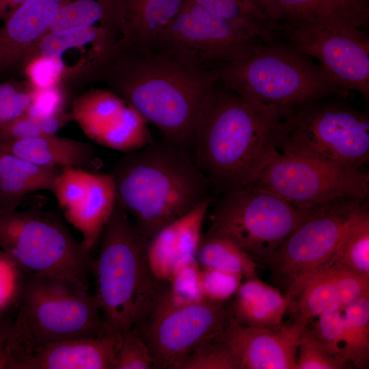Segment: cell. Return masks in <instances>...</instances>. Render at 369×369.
I'll use <instances>...</instances> for the list:
<instances>
[{"instance_id":"83f0119b","label":"cell","mask_w":369,"mask_h":369,"mask_svg":"<svg viewBox=\"0 0 369 369\" xmlns=\"http://www.w3.org/2000/svg\"><path fill=\"white\" fill-rule=\"evenodd\" d=\"M331 265L369 278V213L366 203L350 219L329 266Z\"/></svg>"},{"instance_id":"836d02e7","label":"cell","mask_w":369,"mask_h":369,"mask_svg":"<svg viewBox=\"0 0 369 369\" xmlns=\"http://www.w3.org/2000/svg\"><path fill=\"white\" fill-rule=\"evenodd\" d=\"M172 369H243V367L230 347L217 336L181 357Z\"/></svg>"},{"instance_id":"8d00e7d4","label":"cell","mask_w":369,"mask_h":369,"mask_svg":"<svg viewBox=\"0 0 369 369\" xmlns=\"http://www.w3.org/2000/svg\"><path fill=\"white\" fill-rule=\"evenodd\" d=\"M28 84L33 89H45L61 85L64 80H69L72 68L68 66L62 57L36 55L23 66Z\"/></svg>"},{"instance_id":"7c38bea8","label":"cell","mask_w":369,"mask_h":369,"mask_svg":"<svg viewBox=\"0 0 369 369\" xmlns=\"http://www.w3.org/2000/svg\"><path fill=\"white\" fill-rule=\"evenodd\" d=\"M366 201L340 200L314 210L268 261L273 275L289 288L328 266L350 219Z\"/></svg>"},{"instance_id":"7bdbcfd3","label":"cell","mask_w":369,"mask_h":369,"mask_svg":"<svg viewBox=\"0 0 369 369\" xmlns=\"http://www.w3.org/2000/svg\"><path fill=\"white\" fill-rule=\"evenodd\" d=\"M317 317L318 320L312 329L314 335L332 355L344 359L342 355L344 333L343 310L326 312Z\"/></svg>"},{"instance_id":"7dc6e473","label":"cell","mask_w":369,"mask_h":369,"mask_svg":"<svg viewBox=\"0 0 369 369\" xmlns=\"http://www.w3.org/2000/svg\"><path fill=\"white\" fill-rule=\"evenodd\" d=\"M12 320L8 317L0 318V369L6 366V346Z\"/></svg>"},{"instance_id":"f907efd6","label":"cell","mask_w":369,"mask_h":369,"mask_svg":"<svg viewBox=\"0 0 369 369\" xmlns=\"http://www.w3.org/2000/svg\"><path fill=\"white\" fill-rule=\"evenodd\" d=\"M111 18L115 0H99Z\"/></svg>"},{"instance_id":"d6a6232c","label":"cell","mask_w":369,"mask_h":369,"mask_svg":"<svg viewBox=\"0 0 369 369\" xmlns=\"http://www.w3.org/2000/svg\"><path fill=\"white\" fill-rule=\"evenodd\" d=\"M98 25L113 28L111 19L99 0H72L57 10L47 33Z\"/></svg>"},{"instance_id":"7402d4cb","label":"cell","mask_w":369,"mask_h":369,"mask_svg":"<svg viewBox=\"0 0 369 369\" xmlns=\"http://www.w3.org/2000/svg\"><path fill=\"white\" fill-rule=\"evenodd\" d=\"M231 311L239 323L249 326L277 328L283 325L290 298L257 277L246 279L234 295Z\"/></svg>"},{"instance_id":"277c9868","label":"cell","mask_w":369,"mask_h":369,"mask_svg":"<svg viewBox=\"0 0 369 369\" xmlns=\"http://www.w3.org/2000/svg\"><path fill=\"white\" fill-rule=\"evenodd\" d=\"M149 241L116 201L99 240L92 275L105 322L122 335L146 323L166 286L148 266Z\"/></svg>"},{"instance_id":"f1b7e54d","label":"cell","mask_w":369,"mask_h":369,"mask_svg":"<svg viewBox=\"0 0 369 369\" xmlns=\"http://www.w3.org/2000/svg\"><path fill=\"white\" fill-rule=\"evenodd\" d=\"M201 273L197 259L176 266L148 319L204 299Z\"/></svg>"},{"instance_id":"1f68e13d","label":"cell","mask_w":369,"mask_h":369,"mask_svg":"<svg viewBox=\"0 0 369 369\" xmlns=\"http://www.w3.org/2000/svg\"><path fill=\"white\" fill-rule=\"evenodd\" d=\"M152 141L146 120L129 104H126L115 122L95 142L105 147L129 153Z\"/></svg>"},{"instance_id":"603a6c76","label":"cell","mask_w":369,"mask_h":369,"mask_svg":"<svg viewBox=\"0 0 369 369\" xmlns=\"http://www.w3.org/2000/svg\"><path fill=\"white\" fill-rule=\"evenodd\" d=\"M62 169L39 165L0 150V210L16 209L29 193L51 191Z\"/></svg>"},{"instance_id":"5bb4252c","label":"cell","mask_w":369,"mask_h":369,"mask_svg":"<svg viewBox=\"0 0 369 369\" xmlns=\"http://www.w3.org/2000/svg\"><path fill=\"white\" fill-rule=\"evenodd\" d=\"M288 42L318 64L341 90L369 96V38L359 28H291Z\"/></svg>"},{"instance_id":"f35d334b","label":"cell","mask_w":369,"mask_h":369,"mask_svg":"<svg viewBox=\"0 0 369 369\" xmlns=\"http://www.w3.org/2000/svg\"><path fill=\"white\" fill-rule=\"evenodd\" d=\"M347 364L344 359L332 355L308 325L302 331L295 369H343Z\"/></svg>"},{"instance_id":"60d3db41","label":"cell","mask_w":369,"mask_h":369,"mask_svg":"<svg viewBox=\"0 0 369 369\" xmlns=\"http://www.w3.org/2000/svg\"><path fill=\"white\" fill-rule=\"evenodd\" d=\"M153 359L145 341L135 328L122 336L113 369H151Z\"/></svg>"},{"instance_id":"7a4b0ae2","label":"cell","mask_w":369,"mask_h":369,"mask_svg":"<svg viewBox=\"0 0 369 369\" xmlns=\"http://www.w3.org/2000/svg\"><path fill=\"white\" fill-rule=\"evenodd\" d=\"M218 84L205 100L189 151L210 187L224 194L253 184L281 153L283 113Z\"/></svg>"},{"instance_id":"d590c367","label":"cell","mask_w":369,"mask_h":369,"mask_svg":"<svg viewBox=\"0 0 369 369\" xmlns=\"http://www.w3.org/2000/svg\"><path fill=\"white\" fill-rule=\"evenodd\" d=\"M70 121L66 111L39 118L25 113L0 126V143L55 135Z\"/></svg>"},{"instance_id":"c3c4849f","label":"cell","mask_w":369,"mask_h":369,"mask_svg":"<svg viewBox=\"0 0 369 369\" xmlns=\"http://www.w3.org/2000/svg\"><path fill=\"white\" fill-rule=\"evenodd\" d=\"M27 0H0V21L5 20Z\"/></svg>"},{"instance_id":"6da1fadb","label":"cell","mask_w":369,"mask_h":369,"mask_svg":"<svg viewBox=\"0 0 369 369\" xmlns=\"http://www.w3.org/2000/svg\"><path fill=\"white\" fill-rule=\"evenodd\" d=\"M101 81L156 126L164 138L189 150L216 69L197 67L168 52L117 40L92 63L85 79Z\"/></svg>"},{"instance_id":"9c48e42d","label":"cell","mask_w":369,"mask_h":369,"mask_svg":"<svg viewBox=\"0 0 369 369\" xmlns=\"http://www.w3.org/2000/svg\"><path fill=\"white\" fill-rule=\"evenodd\" d=\"M269 190L249 185L224 193L205 234L226 238L251 258L268 262L311 214Z\"/></svg>"},{"instance_id":"bcb514c9","label":"cell","mask_w":369,"mask_h":369,"mask_svg":"<svg viewBox=\"0 0 369 369\" xmlns=\"http://www.w3.org/2000/svg\"><path fill=\"white\" fill-rule=\"evenodd\" d=\"M33 89L28 84L0 102V126L25 114L32 102Z\"/></svg>"},{"instance_id":"30bf717a","label":"cell","mask_w":369,"mask_h":369,"mask_svg":"<svg viewBox=\"0 0 369 369\" xmlns=\"http://www.w3.org/2000/svg\"><path fill=\"white\" fill-rule=\"evenodd\" d=\"M251 185L269 190L295 207L312 211L344 200H366L369 174L362 168L280 153Z\"/></svg>"},{"instance_id":"4316f807","label":"cell","mask_w":369,"mask_h":369,"mask_svg":"<svg viewBox=\"0 0 369 369\" xmlns=\"http://www.w3.org/2000/svg\"><path fill=\"white\" fill-rule=\"evenodd\" d=\"M126 104L109 90H91L75 99L70 114L84 134L95 141L115 122Z\"/></svg>"},{"instance_id":"681fc988","label":"cell","mask_w":369,"mask_h":369,"mask_svg":"<svg viewBox=\"0 0 369 369\" xmlns=\"http://www.w3.org/2000/svg\"><path fill=\"white\" fill-rule=\"evenodd\" d=\"M27 85H20L14 82L0 83V102L9 98Z\"/></svg>"},{"instance_id":"e575fe53","label":"cell","mask_w":369,"mask_h":369,"mask_svg":"<svg viewBox=\"0 0 369 369\" xmlns=\"http://www.w3.org/2000/svg\"><path fill=\"white\" fill-rule=\"evenodd\" d=\"M178 256L173 221L152 237L148 245V264L156 280L167 284L174 270Z\"/></svg>"},{"instance_id":"44dd1931","label":"cell","mask_w":369,"mask_h":369,"mask_svg":"<svg viewBox=\"0 0 369 369\" xmlns=\"http://www.w3.org/2000/svg\"><path fill=\"white\" fill-rule=\"evenodd\" d=\"M116 203V191L111 174L92 172L87 192L74 208L64 213L82 235V244L91 254L98 245L103 228Z\"/></svg>"},{"instance_id":"3957f363","label":"cell","mask_w":369,"mask_h":369,"mask_svg":"<svg viewBox=\"0 0 369 369\" xmlns=\"http://www.w3.org/2000/svg\"><path fill=\"white\" fill-rule=\"evenodd\" d=\"M111 174L117 202L148 239L210 197L189 152L165 138L126 153Z\"/></svg>"},{"instance_id":"ee69618b","label":"cell","mask_w":369,"mask_h":369,"mask_svg":"<svg viewBox=\"0 0 369 369\" xmlns=\"http://www.w3.org/2000/svg\"><path fill=\"white\" fill-rule=\"evenodd\" d=\"M324 268L328 269L336 284L342 310L356 299L369 295L368 277L336 265Z\"/></svg>"},{"instance_id":"8fae6325","label":"cell","mask_w":369,"mask_h":369,"mask_svg":"<svg viewBox=\"0 0 369 369\" xmlns=\"http://www.w3.org/2000/svg\"><path fill=\"white\" fill-rule=\"evenodd\" d=\"M266 41L247 29L214 16L192 0H185L178 14L151 46L197 67L216 69L249 46Z\"/></svg>"},{"instance_id":"d6986e66","label":"cell","mask_w":369,"mask_h":369,"mask_svg":"<svg viewBox=\"0 0 369 369\" xmlns=\"http://www.w3.org/2000/svg\"><path fill=\"white\" fill-rule=\"evenodd\" d=\"M185 0H115L112 25L117 40L149 48L181 10Z\"/></svg>"},{"instance_id":"e0dca14e","label":"cell","mask_w":369,"mask_h":369,"mask_svg":"<svg viewBox=\"0 0 369 369\" xmlns=\"http://www.w3.org/2000/svg\"><path fill=\"white\" fill-rule=\"evenodd\" d=\"M72 0H27L0 28V77L21 67L29 47L46 34L57 10Z\"/></svg>"},{"instance_id":"b9f144b4","label":"cell","mask_w":369,"mask_h":369,"mask_svg":"<svg viewBox=\"0 0 369 369\" xmlns=\"http://www.w3.org/2000/svg\"><path fill=\"white\" fill-rule=\"evenodd\" d=\"M243 276L216 269L202 268L201 279L204 299L226 302L235 295Z\"/></svg>"},{"instance_id":"9a60e30c","label":"cell","mask_w":369,"mask_h":369,"mask_svg":"<svg viewBox=\"0 0 369 369\" xmlns=\"http://www.w3.org/2000/svg\"><path fill=\"white\" fill-rule=\"evenodd\" d=\"M303 330L295 322L277 328L245 325L232 315L217 338L230 347L243 369H295Z\"/></svg>"},{"instance_id":"ab89813d","label":"cell","mask_w":369,"mask_h":369,"mask_svg":"<svg viewBox=\"0 0 369 369\" xmlns=\"http://www.w3.org/2000/svg\"><path fill=\"white\" fill-rule=\"evenodd\" d=\"M25 273L7 254L0 250V318L16 308Z\"/></svg>"},{"instance_id":"74e56055","label":"cell","mask_w":369,"mask_h":369,"mask_svg":"<svg viewBox=\"0 0 369 369\" xmlns=\"http://www.w3.org/2000/svg\"><path fill=\"white\" fill-rule=\"evenodd\" d=\"M92 172L72 167L62 169L56 176L51 191L65 213L77 207L85 197Z\"/></svg>"},{"instance_id":"8992f818","label":"cell","mask_w":369,"mask_h":369,"mask_svg":"<svg viewBox=\"0 0 369 369\" xmlns=\"http://www.w3.org/2000/svg\"><path fill=\"white\" fill-rule=\"evenodd\" d=\"M223 88L285 113L342 90L289 42H256L216 67Z\"/></svg>"},{"instance_id":"5b68a950","label":"cell","mask_w":369,"mask_h":369,"mask_svg":"<svg viewBox=\"0 0 369 369\" xmlns=\"http://www.w3.org/2000/svg\"><path fill=\"white\" fill-rule=\"evenodd\" d=\"M6 346V369L38 347L111 331L94 294L68 279L25 273Z\"/></svg>"},{"instance_id":"d4e9b609","label":"cell","mask_w":369,"mask_h":369,"mask_svg":"<svg viewBox=\"0 0 369 369\" xmlns=\"http://www.w3.org/2000/svg\"><path fill=\"white\" fill-rule=\"evenodd\" d=\"M214 16L247 29L267 41L283 31L269 0H192Z\"/></svg>"},{"instance_id":"ba28073f","label":"cell","mask_w":369,"mask_h":369,"mask_svg":"<svg viewBox=\"0 0 369 369\" xmlns=\"http://www.w3.org/2000/svg\"><path fill=\"white\" fill-rule=\"evenodd\" d=\"M322 100L283 113L279 152L362 168L369 159L368 118Z\"/></svg>"},{"instance_id":"ac0fdd59","label":"cell","mask_w":369,"mask_h":369,"mask_svg":"<svg viewBox=\"0 0 369 369\" xmlns=\"http://www.w3.org/2000/svg\"><path fill=\"white\" fill-rule=\"evenodd\" d=\"M269 1L283 30L317 27L361 29L369 21V0Z\"/></svg>"},{"instance_id":"52a82bcc","label":"cell","mask_w":369,"mask_h":369,"mask_svg":"<svg viewBox=\"0 0 369 369\" xmlns=\"http://www.w3.org/2000/svg\"><path fill=\"white\" fill-rule=\"evenodd\" d=\"M0 250L25 273L62 277L90 288L94 258L53 211L0 210Z\"/></svg>"},{"instance_id":"4fadbf2b","label":"cell","mask_w":369,"mask_h":369,"mask_svg":"<svg viewBox=\"0 0 369 369\" xmlns=\"http://www.w3.org/2000/svg\"><path fill=\"white\" fill-rule=\"evenodd\" d=\"M232 317L226 302L204 299L149 318L135 329L149 348L154 368L172 369L181 357L221 333Z\"/></svg>"},{"instance_id":"4dcf8cb0","label":"cell","mask_w":369,"mask_h":369,"mask_svg":"<svg viewBox=\"0 0 369 369\" xmlns=\"http://www.w3.org/2000/svg\"><path fill=\"white\" fill-rule=\"evenodd\" d=\"M344 333L342 357L355 366H366L369 360V295L343 310Z\"/></svg>"},{"instance_id":"f546056e","label":"cell","mask_w":369,"mask_h":369,"mask_svg":"<svg viewBox=\"0 0 369 369\" xmlns=\"http://www.w3.org/2000/svg\"><path fill=\"white\" fill-rule=\"evenodd\" d=\"M196 259L201 268L223 270L245 279L257 277L253 258L223 237L203 234Z\"/></svg>"},{"instance_id":"484cf974","label":"cell","mask_w":369,"mask_h":369,"mask_svg":"<svg viewBox=\"0 0 369 369\" xmlns=\"http://www.w3.org/2000/svg\"><path fill=\"white\" fill-rule=\"evenodd\" d=\"M114 30L109 26L98 25L46 33L26 51L21 68L31 57L36 55L61 56L72 49H82L92 45L105 51L116 41Z\"/></svg>"},{"instance_id":"cb8c5ba5","label":"cell","mask_w":369,"mask_h":369,"mask_svg":"<svg viewBox=\"0 0 369 369\" xmlns=\"http://www.w3.org/2000/svg\"><path fill=\"white\" fill-rule=\"evenodd\" d=\"M286 295L290 298L288 310L302 329L314 317L342 310L338 288L327 268L303 277L288 288Z\"/></svg>"},{"instance_id":"2e32d148","label":"cell","mask_w":369,"mask_h":369,"mask_svg":"<svg viewBox=\"0 0 369 369\" xmlns=\"http://www.w3.org/2000/svg\"><path fill=\"white\" fill-rule=\"evenodd\" d=\"M122 336L111 331L49 343L18 361L12 369H113Z\"/></svg>"},{"instance_id":"ffe728a7","label":"cell","mask_w":369,"mask_h":369,"mask_svg":"<svg viewBox=\"0 0 369 369\" xmlns=\"http://www.w3.org/2000/svg\"><path fill=\"white\" fill-rule=\"evenodd\" d=\"M0 150L42 166L96 172L102 165L91 144L56 134L0 143Z\"/></svg>"},{"instance_id":"f6af8a7d","label":"cell","mask_w":369,"mask_h":369,"mask_svg":"<svg viewBox=\"0 0 369 369\" xmlns=\"http://www.w3.org/2000/svg\"><path fill=\"white\" fill-rule=\"evenodd\" d=\"M32 89V102L26 113L27 115L39 118L65 111L66 95L60 85Z\"/></svg>"}]
</instances>
